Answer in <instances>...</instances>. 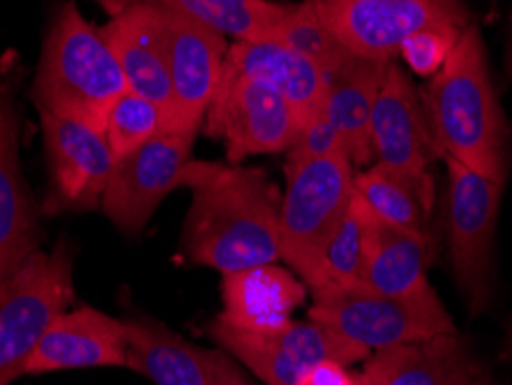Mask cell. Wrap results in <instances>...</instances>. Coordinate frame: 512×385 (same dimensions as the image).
I'll return each instance as SVG.
<instances>
[{
    "instance_id": "cell-1",
    "label": "cell",
    "mask_w": 512,
    "mask_h": 385,
    "mask_svg": "<svg viewBox=\"0 0 512 385\" xmlns=\"http://www.w3.org/2000/svg\"><path fill=\"white\" fill-rule=\"evenodd\" d=\"M183 187L192 190L180 240L187 261L229 275L282 259V194L266 171L192 160Z\"/></svg>"
},
{
    "instance_id": "cell-2",
    "label": "cell",
    "mask_w": 512,
    "mask_h": 385,
    "mask_svg": "<svg viewBox=\"0 0 512 385\" xmlns=\"http://www.w3.org/2000/svg\"><path fill=\"white\" fill-rule=\"evenodd\" d=\"M423 100L443 157L506 185L512 166L510 127L476 24L462 30L446 65L429 79Z\"/></svg>"
},
{
    "instance_id": "cell-3",
    "label": "cell",
    "mask_w": 512,
    "mask_h": 385,
    "mask_svg": "<svg viewBox=\"0 0 512 385\" xmlns=\"http://www.w3.org/2000/svg\"><path fill=\"white\" fill-rule=\"evenodd\" d=\"M127 90L114 51L74 0L49 21L33 79L37 111L81 120L102 130L104 118Z\"/></svg>"
},
{
    "instance_id": "cell-4",
    "label": "cell",
    "mask_w": 512,
    "mask_h": 385,
    "mask_svg": "<svg viewBox=\"0 0 512 385\" xmlns=\"http://www.w3.org/2000/svg\"><path fill=\"white\" fill-rule=\"evenodd\" d=\"M307 316L370 353L457 330L432 286L409 296H386L367 286H319L312 289Z\"/></svg>"
},
{
    "instance_id": "cell-5",
    "label": "cell",
    "mask_w": 512,
    "mask_h": 385,
    "mask_svg": "<svg viewBox=\"0 0 512 385\" xmlns=\"http://www.w3.org/2000/svg\"><path fill=\"white\" fill-rule=\"evenodd\" d=\"M356 166L346 155L286 166L280 206V256L307 289L319 282L323 249L353 201Z\"/></svg>"
},
{
    "instance_id": "cell-6",
    "label": "cell",
    "mask_w": 512,
    "mask_h": 385,
    "mask_svg": "<svg viewBox=\"0 0 512 385\" xmlns=\"http://www.w3.org/2000/svg\"><path fill=\"white\" fill-rule=\"evenodd\" d=\"M448 173L446 236L457 289L471 314H483L494 293V240L503 183L443 157Z\"/></svg>"
},
{
    "instance_id": "cell-7",
    "label": "cell",
    "mask_w": 512,
    "mask_h": 385,
    "mask_svg": "<svg viewBox=\"0 0 512 385\" xmlns=\"http://www.w3.org/2000/svg\"><path fill=\"white\" fill-rule=\"evenodd\" d=\"M74 303L72 254L37 252L0 293V385L26 374L28 360L56 316Z\"/></svg>"
},
{
    "instance_id": "cell-8",
    "label": "cell",
    "mask_w": 512,
    "mask_h": 385,
    "mask_svg": "<svg viewBox=\"0 0 512 385\" xmlns=\"http://www.w3.org/2000/svg\"><path fill=\"white\" fill-rule=\"evenodd\" d=\"M208 332L263 385H296L307 369L323 360L356 365L372 356L312 319L291 321L277 330H243L215 316Z\"/></svg>"
},
{
    "instance_id": "cell-9",
    "label": "cell",
    "mask_w": 512,
    "mask_h": 385,
    "mask_svg": "<svg viewBox=\"0 0 512 385\" xmlns=\"http://www.w3.org/2000/svg\"><path fill=\"white\" fill-rule=\"evenodd\" d=\"M300 127L303 118L275 88L224 65L222 83L203 118L201 132L222 141L229 164H240L254 155L286 153Z\"/></svg>"
},
{
    "instance_id": "cell-10",
    "label": "cell",
    "mask_w": 512,
    "mask_h": 385,
    "mask_svg": "<svg viewBox=\"0 0 512 385\" xmlns=\"http://www.w3.org/2000/svg\"><path fill=\"white\" fill-rule=\"evenodd\" d=\"M21 81L24 67L10 51L0 60V293L42 243L37 208L21 171Z\"/></svg>"
},
{
    "instance_id": "cell-11",
    "label": "cell",
    "mask_w": 512,
    "mask_h": 385,
    "mask_svg": "<svg viewBox=\"0 0 512 385\" xmlns=\"http://www.w3.org/2000/svg\"><path fill=\"white\" fill-rule=\"evenodd\" d=\"M351 54L395 60L402 42L432 24L469 26L466 0H307Z\"/></svg>"
},
{
    "instance_id": "cell-12",
    "label": "cell",
    "mask_w": 512,
    "mask_h": 385,
    "mask_svg": "<svg viewBox=\"0 0 512 385\" xmlns=\"http://www.w3.org/2000/svg\"><path fill=\"white\" fill-rule=\"evenodd\" d=\"M197 132L164 130L116 162L102 210L118 231L137 236L167 196L183 187Z\"/></svg>"
},
{
    "instance_id": "cell-13",
    "label": "cell",
    "mask_w": 512,
    "mask_h": 385,
    "mask_svg": "<svg viewBox=\"0 0 512 385\" xmlns=\"http://www.w3.org/2000/svg\"><path fill=\"white\" fill-rule=\"evenodd\" d=\"M157 12L169 58L171 107L167 130L201 132L227 65V35L180 14Z\"/></svg>"
},
{
    "instance_id": "cell-14",
    "label": "cell",
    "mask_w": 512,
    "mask_h": 385,
    "mask_svg": "<svg viewBox=\"0 0 512 385\" xmlns=\"http://www.w3.org/2000/svg\"><path fill=\"white\" fill-rule=\"evenodd\" d=\"M40 120L49 162L44 213H79L102 206V196L118 162L102 130L47 111H40Z\"/></svg>"
},
{
    "instance_id": "cell-15",
    "label": "cell",
    "mask_w": 512,
    "mask_h": 385,
    "mask_svg": "<svg viewBox=\"0 0 512 385\" xmlns=\"http://www.w3.org/2000/svg\"><path fill=\"white\" fill-rule=\"evenodd\" d=\"M127 367L155 385H259L227 351L203 349L150 316L127 319Z\"/></svg>"
},
{
    "instance_id": "cell-16",
    "label": "cell",
    "mask_w": 512,
    "mask_h": 385,
    "mask_svg": "<svg viewBox=\"0 0 512 385\" xmlns=\"http://www.w3.org/2000/svg\"><path fill=\"white\" fill-rule=\"evenodd\" d=\"M372 150L374 164L402 176H429V166L443 160L423 93H418L409 74L395 60L374 104Z\"/></svg>"
},
{
    "instance_id": "cell-17",
    "label": "cell",
    "mask_w": 512,
    "mask_h": 385,
    "mask_svg": "<svg viewBox=\"0 0 512 385\" xmlns=\"http://www.w3.org/2000/svg\"><path fill=\"white\" fill-rule=\"evenodd\" d=\"M127 367V321L93 307L60 312L28 360L26 374Z\"/></svg>"
},
{
    "instance_id": "cell-18",
    "label": "cell",
    "mask_w": 512,
    "mask_h": 385,
    "mask_svg": "<svg viewBox=\"0 0 512 385\" xmlns=\"http://www.w3.org/2000/svg\"><path fill=\"white\" fill-rule=\"evenodd\" d=\"M483 374L471 344L459 335H436L374 351L365 360L363 385H473Z\"/></svg>"
},
{
    "instance_id": "cell-19",
    "label": "cell",
    "mask_w": 512,
    "mask_h": 385,
    "mask_svg": "<svg viewBox=\"0 0 512 385\" xmlns=\"http://www.w3.org/2000/svg\"><path fill=\"white\" fill-rule=\"evenodd\" d=\"M390 63L393 60L349 54L326 74L323 113L342 137L353 166L374 164L372 113Z\"/></svg>"
},
{
    "instance_id": "cell-20",
    "label": "cell",
    "mask_w": 512,
    "mask_h": 385,
    "mask_svg": "<svg viewBox=\"0 0 512 385\" xmlns=\"http://www.w3.org/2000/svg\"><path fill=\"white\" fill-rule=\"evenodd\" d=\"M307 284L291 268L266 263L222 275V321L243 330H277L307 300Z\"/></svg>"
},
{
    "instance_id": "cell-21",
    "label": "cell",
    "mask_w": 512,
    "mask_h": 385,
    "mask_svg": "<svg viewBox=\"0 0 512 385\" xmlns=\"http://www.w3.org/2000/svg\"><path fill=\"white\" fill-rule=\"evenodd\" d=\"M100 30L123 70L127 90L160 104L169 113V58L157 12L150 7H127Z\"/></svg>"
},
{
    "instance_id": "cell-22",
    "label": "cell",
    "mask_w": 512,
    "mask_h": 385,
    "mask_svg": "<svg viewBox=\"0 0 512 385\" xmlns=\"http://www.w3.org/2000/svg\"><path fill=\"white\" fill-rule=\"evenodd\" d=\"M227 70L275 88L298 111L303 125L323 111L326 77L321 67L282 42L233 40L227 54Z\"/></svg>"
},
{
    "instance_id": "cell-23",
    "label": "cell",
    "mask_w": 512,
    "mask_h": 385,
    "mask_svg": "<svg viewBox=\"0 0 512 385\" xmlns=\"http://www.w3.org/2000/svg\"><path fill=\"white\" fill-rule=\"evenodd\" d=\"M365 231L363 286L386 296H409L427 289V268L434 256L432 238L383 224L367 208Z\"/></svg>"
},
{
    "instance_id": "cell-24",
    "label": "cell",
    "mask_w": 512,
    "mask_h": 385,
    "mask_svg": "<svg viewBox=\"0 0 512 385\" xmlns=\"http://www.w3.org/2000/svg\"><path fill=\"white\" fill-rule=\"evenodd\" d=\"M111 17L127 7H150L215 28L233 40H277L291 3L277 0H97Z\"/></svg>"
},
{
    "instance_id": "cell-25",
    "label": "cell",
    "mask_w": 512,
    "mask_h": 385,
    "mask_svg": "<svg viewBox=\"0 0 512 385\" xmlns=\"http://www.w3.org/2000/svg\"><path fill=\"white\" fill-rule=\"evenodd\" d=\"M356 194L383 224L432 238L429 222L434 210L432 176H402L381 164L356 173Z\"/></svg>"
},
{
    "instance_id": "cell-26",
    "label": "cell",
    "mask_w": 512,
    "mask_h": 385,
    "mask_svg": "<svg viewBox=\"0 0 512 385\" xmlns=\"http://www.w3.org/2000/svg\"><path fill=\"white\" fill-rule=\"evenodd\" d=\"M365 243V206L356 196V187H353L351 206L330 236L326 249H323L319 282L314 289H319V286H363Z\"/></svg>"
},
{
    "instance_id": "cell-27",
    "label": "cell",
    "mask_w": 512,
    "mask_h": 385,
    "mask_svg": "<svg viewBox=\"0 0 512 385\" xmlns=\"http://www.w3.org/2000/svg\"><path fill=\"white\" fill-rule=\"evenodd\" d=\"M164 130H167V111L160 104L125 90L104 118L102 134L109 141L111 153L120 160Z\"/></svg>"
},
{
    "instance_id": "cell-28",
    "label": "cell",
    "mask_w": 512,
    "mask_h": 385,
    "mask_svg": "<svg viewBox=\"0 0 512 385\" xmlns=\"http://www.w3.org/2000/svg\"><path fill=\"white\" fill-rule=\"evenodd\" d=\"M277 42H282L286 47L296 49L298 54L310 58L312 63L321 67L323 77L328 72H333L351 54L330 33L328 26L323 24L319 14L314 12V7L307 0H300V3H293L289 7V14H286Z\"/></svg>"
},
{
    "instance_id": "cell-29",
    "label": "cell",
    "mask_w": 512,
    "mask_h": 385,
    "mask_svg": "<svg viewBox=\"0 0 512 385\" xmlns=\"http://www.w3.org/2000/svg\"><path fill=\"white\" fill-rule=\"evenodd\" d=\"M466 28V26H464ZM462 26L455 24H432L411 33L399 47V56L409 65V70L418 77L432 79L446 65L453 54L455 44L462 35Z\"/></svg>"
},
{
    "instance_id": "cell-30",
    "label": "cell",
    "mask_w": 512,
    "mask_h": 385,
    "mask_svg": "<svg viewBox=\"0 0 512 385\" xmlns=\"http://www.w3.org/2000/svg\"><path fill=\"white\" fill-rule=\"evenodd\" d=\"M330 155H346L342 137L337 134L335 125L326 118V113H319L307 120L300 127L296 141L291 143V148L286 150V166L303 164L310 160H321V157Z\"/></svg>"
},
{
    "instance_id": "cell-31",
    "label": "cell",
    "mask_w": 512,
    "mask_h": 385,
    "mask_svg": "<svg viewBox=\"0 0 512 385\" xmlns=\"http://www.w3.org/2000/svg\"><path fill=\"white\" fill-rule=\"evenodd\" d=\"M296 385H363V381H360V374L351 372L344 362L323 360L307 369Z\"/></svg>"
},
{
    "instance_id": "cell-32",
    "label": "cell",
    "mask_w": 512,
    "mask_h": 385,
    "mask_svg": "<svg viewBox=\"0 0 512 385\" xmlns=\"http://www.w3.org/2000/svg\"><path fill=\"white\" fill-rule=\"evenodd\" d=\"M503 353H506V358L512 362V321L508 323V330H506V344H503Z\"/></svg>"
},
{
    "instance_id": "cell-33",
    "label": "cell",
    "mask_w": 512,
    "mask_h": 385,
    "mask_svg": "<svg viewBox=\"0 0 512 385\" xmlns=\"http://www.w3.org/2000/svg\"><path fill=\"white\" fill-rule=\"evenodd\" d=\"M473 385H496L492 379H489V376H485V374H480L478 376V379H476V383H473Z\"/></svg>"
},
{
    "instance_id": "cell-34",
    "label": "cell",
    "mask_w": 512,
    "mask_h": 385,
    "mask_svg": "<svg viewBox=\"0 0 512 385\" xmlns=\"http://www.w3.org/2000/svg\"><path fill=\"white\" fill-rule=\"evenodd\" d=\"M508 65H510V74H512V37H510V51H508Z\"/></svg>"
}]
</instances>
